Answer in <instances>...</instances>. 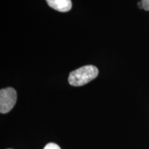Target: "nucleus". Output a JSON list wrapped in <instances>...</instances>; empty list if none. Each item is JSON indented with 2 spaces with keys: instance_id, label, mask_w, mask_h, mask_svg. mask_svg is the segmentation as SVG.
<instances>
[{
  "instance_id": "f257e3e1",
  "label": "nucleus",
  "mask_w": 149,
  "mask_h": 149,
  "mask_svg": "<svg viewBox=\"0 0 149 149\" xmlns=\"http://www.w3.org/2000/svg\"><path fill=\"white\" fill-rule=\"evenodd\" d=\"M98 75V69L93 65H87L70 72L68 82L73 86H81L90 82Z\"/></svg>"
},
{
  "instance_id": "f03ea898",
  "label": "nucleus",
  "mask_w": 149,
  "mask_h": 149,
  "mask_svg": "<svg viewBox=\"0 0 149 149\" xmlns=\"http://www.w3.org/2000/svg\"><path fill=\"white\" fill-rule=\"evenodd\" d=\"M17 101V92L13 88L8 87L0 91V112L7 113L12 110Z\"/></svg>"
},
{
  "instance_id": "7ed1b4c3",
  "label": "nucleus",
  "mask_w": 149,
  "mask_h": 149,
  "mask_svg": "<svg viewBox=\"0 0 149 149\" xmlns=\"http://www.w3.org/2000/svg\"><path fill=\"white\" fill-rule=\"evenodd\" d=\"M52 8L59 12H68L72 8L71 0H46Z\"/></svg>"
},
{
  "instance_id": "20e7f679",
  "label": "nucleus",
  "mask_w": 149,
  "mask_h": 149,
  "mask_svg": "<svg viewBox=\"0 0 149 149\" xmlns=\"http://www.w3.org/2000/svg\"><path fill=\"white\" fill-rule=\"evenodd\" d=\"M44 149H61L58 145L55 144V143H49L46 144Z\"/></svg>"
},
{
  "instance_id": "39448f33",
  "label": "nucleus",
  "mask_w": 149,
  "mask_h": 149,
  "mask_svg": "<svg viewBox=\"0 0 149 149\" xmlns=\"http://www.w3.org/2000/svg\"><path fill=\"white\" fill-rule=\"evenodd\" d=\"M143 5V9L145 10H149V0H141Z\"/></svg>"
},
{
  "instance_id": "423d86ee",
  "label": "nucleus",
  "mask_w": 149,
  "mask_h": 149,
  "mask_svg": "<svg viewBox=\"0 0 149 149\" xmlns=\"http://www.w3.org/2000/svg\"><path fill=\"white\" fill-rule=\"evenodd\" d=\"M137 5H138L139 8L143 9V5H142V3H141V1H139L138 3H137Z\"/></svg>"
},
{
  "instance_id": "0eeeda50",
  "label": "nucleus",
  "mask_w": 149,
  "mask_h": 149,
  "mask_svg": "<svg viewBox=\"0 0 149 149\" xmlns=\"http://www.w3.org/2000/svg\"><path fill=\"white\" fill-rule=\"evenodd\" d=\"M8 149H11V148H8Z\"/></svg>"
}]
</instances>
